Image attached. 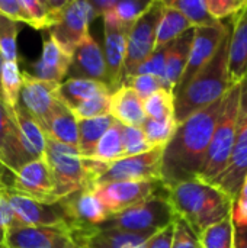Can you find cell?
Here are the masks:
<instances>
[{"label":"cell","mask_w":247,"mask_h":248,"mask_svg":"<svg viewBox=\"0 0 247 248\" xmlns=\"http://www.w3.org/2000/svg\"><path fill=\"white\" fill-rule=\"evenodd\" d=\"M240 108L237 118L236 137L231 148L230 158L221 174L211 183L215 189L224 193L233 203L239 198L243 182L247 176V80L242 83Z\"/></svg>","instance_id":"cell-8"},{"label":"cell","mask_w":247,"mask_h":248,"mask_svg":"<svg viewBox=\"0 0 247 248\" xmlns=\"http://www.w3.org/2000/svg\"><path fill=\"white\" fill-rule=\"evenodd\" d=\"M175 224V222H173ZM173 224L166 227L165 230L154 234L146 244V248H172L173 238Z\"/></svg>","instance_id":"cell-48"},{"label":"cell","mask_w":247,"mask_h":248,"mask_svg":"<svg viewBox=\"0 0 247 248\" xmlns=\"http://www.w3.org/2000/svg\"><path fill=\"white\" fill-rule=\"evenodd\" d=\"M176 218L199 237L208 227L231 217L233 202L211 185L198 180L183 182L166 189Z\"/></svg>","instance_id":"cell-2"},{"label":"cell","mask_w":247,"mask_h":248,"mask_svg":"<svg viewBox=\"0 0 247 248\" xmlns=\"http://www.w3.org/2000/svg\"><path fill=\"white\" fill-rule=\"evenodd\" d=\"M20 23L0 15V55L3 61L17 62V33Z\"/></svg>","instance_id":"cell-36"},{"label":"cell","mask_w":247,"mask_h":248,"mask_svg":"<svg viewBox=\"0 0 247 248\" xmlns=\"http://www.w3.org/2000/svg\"><path fill=\"white\" fill-rule=\"evenodd\" d=\"M166 55H167V45L160 48V49H154L153 54L137 68L134 76H137V74H150V76L159 77V78H162L165 81Z\"/></svg>","instance_id":"cell-43"},{"label":"cell","mask_w":247,"mask_h":248,"mask_svg":"<svg viewBox=\"0 0 247 248\" xmlns=\"http://www.w3.org/2000/svg\"><path fill=\"white\" fill-rule=\"evenodd\" d=\"M199 241L194 231L183 222L182 219L176 218L173 224V238L172 248H198Z\"/></svg>","instance_id":"cell-45"},{"label":"cell","mask_w":247,"mask_h":248,"mask_svg":"<svg viewBox=\"0 0 247 248\" xmlns=\"http://www.w3.org/2000/svg\"><path fill=\"white\" fill-rule=\"evenodd\" d=\"M195 28H191L173 42L167 45V55H166V68H165V81L167 87L173 92L176 84L179 83L183 70L186 67L191 45L194 41Z\"/></svg>","instance_id":"cell-27"},{"label":"cell","mask_w":247,"mask_h":248,"mask_svg":"<svg viewBox=\"0 0 247 248\" xmlns=\"http://www.w3.org/2000/svg\"><path fill=\"white\" fill-rule=\"evenodd\" d=\"M246 6L247 0H207L210 15L218 22H223V19L230 16L234 17Z\"/></svg>","instance_id":"cell-42"},{"label":"cell","mask_w":247,"mask_h":248,"mask_svg":"<svg viewBox=\"0 0 247 248\" xmlns=\"http://www.w3.org/2000/svg\"><path fill=\"white\" fill-rule=\"evenodd\" d=\"M175 219L176 215L165 192L154 195L147 201L137 203L119 214L111 215L100 225V228L122 230L140 234H157L159 231L172 225Z\"/></svg>","instance_id":"cell-6"},{"label":"cell","mask_w":247,"mask_h":248,"mask_svg":"<svg viewBox=\"0 0 247 248\" xmlns=\"http://www.w3.org/2000/svg\"><path fill=\"white\" fill-rule=\"evenodd\" d=\"M12 192L42 203L58 202L51 170L45 158H38L22 166L12 177Z\"/></svg>","instance_id":"cell-14"},{"label":"cell","mask_w":247,"mask_h":248,"mask_svg":"<svg viewBox=\"0 0 247 248\" xmlns=\"http://www.w3.org/2000/svg\"><path fill=\"white\" fill-rule=\"evenodd\" d=\"M1 84V100L6 108L13 109L19 100V92L22 87V73L19 71L17 62L3 61L0 73Z\"/></svg>","instance_id":"cell-34"},{"label":"cell","mask_w":247,"mask_h":248,"mask_svg":"<svg viewBox=\"0 0 247 248\" xmlns=\"http://www.w3.org/2000/svg\"><path fill=\"white\" fill-rule=\"evenodd\" d=\"M246 80H247V77H246Z\"/></svg>","instance_id":"cell-54"},{"label":"cell","mask_w":247,"mask_h":248,"mask_svg":"<svg viewBox=\"0 0 247 248\" xmlns=\"http://www.w3.org/2000/svg\"><path fill=\"white\" fill-rule=\"evenodd\" d=\"M32 161L23 151L19 140L16 122L12 115V109L6 108L0 97V163L13 174Z\"/></svg>","instance_id":"cell-21"},{"label":"cell","mask_w":247,"mask_h":248,"mask_svg":"<svg viewBox=\"0 0 247 248\" xmlns=\"http://www.w3.org/2000/svg\"><path fill=\"white\" fill-rule=\"evenodd\" d=\"M114 122L115 119L111 115L77 121V129H79L77 150L83 158H92L99 140L112 126Z\"/></svg>","instance_id":"cell-29"},{"label":"cell","mask_w":247,"mask_h":248,"mask_svg":"<svg viewBox=\"0 0 247 248\" xmlns=\"http://www.w3.org/2000/svg\"><path fill=\"white\" fill-rule=\"evenodd\" d=\"M4 248H7V247H4Z\"/></svg>","instance_id":"cell-56"},{"label":"cell","mask_w":247,"mask_h":248,"mask_svg":"<svg viewBox=\"0 0 247 248\" xmlns=\"http://www.w3.org/2000/svg\"><path fill=\"white\" fill-rule=\"evenodd\" d=\"M165 9V1L153 0L146 12L132 23L127 35L124 78L135 74L137 68L153 54L156 46L157 26ZM122 78V80H124Z\"/></svg>","instance_id":"cell-9"},{"label":"cell","mask_w":247,"mask_h":248,"mask_svg":"<svg viewBox=\"0 0 247 248\" xmlns=\"http://www.w3.org/2000/svg\"><path fill=\"white\" fill-rule=\"evenodd\" d=\"M231 28L221 41L217 52L210 62L191 80V83L175 96V122L176 125L186 121L197 112L221 100L233 86L229 74V49Z\"/></svg>","instance_id":"cell-3"},{"label":"cell","mask_w":247,"mask_h":248,"mask_svg":"<svg viewBox=\"0 0 247 248\" xmlns=\"http://www.w3.org/2000/svg\"><path fill=\"white\" fill-rule=\"evenodd\" d=\"M105 26V64L108 70L109 90L114 93L122 84L124 78V61L127 48V35L130 28L122 26L111 13L103 15Z\"/></svg>","instance_id":"cell-16"},{"label":"cell","mask_w":247,"mask_h":248,"mask_svg":"<svg viewBox=\"0 0 247 248\" xmlns=\"http://www.w3.org/2000/svg\"><path fill=\"white\" fill-rule=\"evenodd\" d=\"M3 189H4V187H0V224L9 231V230H12V228H15V227H19V225H22V224L19 222V219H17L16 215L13 214L10 205L7 203L6 196H4V193H3Z\"/></svg>","instance_id":"cell-47"},{"label":"cell","mask_w":247,"mask_h":248,"mask_svg":"<svg viewBox=\"0 0 247 248\" xmlns=\"http://www.w3.org/2000/svg\"><path fill=\"white\" fill-rule=\"evenodd\" d=\"M1 64H3V60H1V55H0V73H1ZM0 97H1V84H0Z\"/></svg>","instance_id":"cell-53"},{"label":"cell","mask_w":247,"mask_h":248,"mask_svg":"<svg viewBox=\"0 0 247 248\" xmlns=\"http://www.w3.org/2000/svg\"><path fill=\"white\" fill-rule=\"evenodd\" d=\"M44 132L47 137L52 138L54 141L76 147L79 144V129H77V119L70 108H67L60 99L54 105L48 121L44 126Z\"/></svg>","instance_id":"cell-25"},{"label":"cell","mask_w":247,"mask_h":248,"mask_svg":"<svg viewBox=\"0 0 247 248\" xmlns=\"http://www.w3.org/2000/svg\"><path fill=\"white\" fill-rule=\"evenodd\" d=\"M166 189L160 180L148 182H114L96 186L93 193L108 211L109 215L119 214L148 198L165 193Z\"/></svg>","instance_id":"cell-12"},{"label":"cell","mask_w":247,"mask_h":248,"mask_svg":"<svg viewBox=\"0 0 247 248\" xmlns=\"http://www.w3.org/2000/svg\"><path fill=\"white\" fill-rule=\"evenodd\" d=\"M240 83L233 84L223 99V108L208 145L207 157L201 173L197 177V180L201 183L211 185L226 169L227 161L230 158L240 108Z\"/></svg>","instance_id":"cell-4"},{"label":"cell","mask_w":247,"mask_h":248,"mask_svg":"<svg viewBox=\"0 0 247 248\" xmlns=\"http://www.w3.org/2000/svg\"><path fill=\"white\" fill-rule=\"evenodd\" d=\"M165 4L181 12L192 25V28H207L220 23L210 15L207 0H170L165 1Z\"/></svg>","instance_id":"cell-32"},{"label":"cell","mask_w":247,"mask_h":248,"mask_svg":"<svg viewBox=\"0 0 247 248\" xmlns=\"http://www.w3.org/2000/svg\"><path fill=\"white\" fill-rule=\"evenodd\" d=\"M70 235L80 248H146L147 241L154 234L93 227L73 231Z\"/></svg>","instance_id":"cell-18"},{"label":"cell","mask_w":247,"mask_h":248,"mask_svg":"<svg viewBox=\"0 0 247 248\" xmlns=\"http://www.w3.org/2000/svg\"><path fill=\"white\" fill-rule=\"evenodd\" d=\"M95 19L90 1L67 0L64 7L49 19L48 36L58 48L73 57L76 48L89 35V23Z\"/></svg>","instance_id":"cell-7"},{"label":"cell","mask_w":247,"mask_h":248,"mask_svg":"<svg viewBox=\"0 0 247 248\" xmlns=\"http://www.w3.org/2000/svg\"><path fill=\"white\" fill-rule=\"evenodd\" d=\"M176 126L178 125L175 119L154 121V119L146 118V121L143 122L140 128L143 129L147 142L154 148V147H165L170 141Z\"/></svg>","instance_id":"cell-37"},{"label":"cell","mask_w":247,"mask_h":248,"mask_svg":"<svg viewBox=\"0 0 247 248\" xmlns=\"http://www.w3.org/2000/svg\"><path fill=\"white\" fill-rule=\"evenodd\" d=\"M0 15L22 23H29L26 12L20 0H0Z\"/></svg>","instance_id":"cell-46"},{"label":"cell","mask_w":247,"mask_h":248,"mask_svg":"<svg viewBox=\"0 0 247 248\" xmlns=\"http://www.w3.org/2000/svg\"><path fill=\"white\" fill-rule=\"evenodd\" d=\"M146 118L154 121L175 119V97L170 90H159L143 100Z\"/></svg>","instance_id":"cell-35"},{"label":"cell","mask_w":247,"mask_h":248,"mask_svg":"<svg viewBox=\"0 0 247 248\" xmlns=\"http://www.w3.org/2000/svg\"><path fill=\"white\" fill-rule=\"evenodd\" d=\"M163 148L165 147H154L147 153L132 157H125L109 164L108 169L96 179L95 187L114 182L160 180Z\"/></svg>","instance_id":"cell-11"},{"label":"cell","mask_w":247,"mask_h":248,"mask_svg":"<svg viewBox=\"0 0 247 248\" xmlns=\"http://www.w3.org/2000/svg\"><path fill=\"white\" fill-rule=\"evenodd\" d=\"M191 28H192V25L188 22V19L181 12L165 4L162 17H160L159 26H157L154 49H160V48L169 45L176 38H179L182 33L189 31Z\"/></svg>","instance_id":"cell-30"},{"label":"cell","mask_w":247,"mask_h":248,"mask_svg":"<svg viewBox=\"0 0 247 248\" xmlns=\"http://www.w3.org/2000/svg\"><path fill=\"white\" fill-rule=\"evenodd\" d=\"M111 116L124 126H141L146 121L143 100L127 86L111 94Z\"/></svg>","instance_id":"cell-26"},{"label":"cell","mask_w":247,"mask_h":248,"mask_svg":"<svg viewBox=\"0 0 247 248\" xmlns=\"http://www.w3.org/2000/svg\"><path fill=\"white\" fill-rule=\"evenodd\" d=\"M111 94L112 93H102L98 94L83 103H80L77 108H74L71 112L74 113L76 119H93L105 115H111Z\"/></svg>","instance_id":"cell-40"},{"label":"cell","mask_w":247,"mask_h":248,"mask_svg":"<svg viewBox=\"0 0 247 248\" xmlns=\"http://www.w3.org/2000/svg\"><path fill=\"white\" fill-rule=\"evenodd\" d=\"M7 248H80L70 232L54 227L19 225L7 231Z\"/></svg>","instance_id":"cell-17"},{"label":"cell","mask_w":247,"mask_h":248,"mask_svg":"<svg viewBox=\"0 0 247 248\" xmlns=\"http://www.w3.org/2000/svg\"><path fill=\"white\" fill-rule=\"evenodd\" d=\"M71 219V231L100 227L111 215L99 202L93 190H80L61 199Z\"/></svg>","instance_id":"cell-20"},{"label":"cell","mask_w":247,"mask_h":248,"mask_svg":"<svg viewBox=\"0 0 247 248\" xmlns=\"http://www.w3.org/2000/svg\"><path fill=\"white\" fill-rule=\"evenodd\" d=\"M102 93H112L108 86L86 78H66L57 90L58 99L71 110L77 108L80 103L102 94Z\"/></svg>","instance_id":"cell-28"},{"label":"cell","mask_w":247,"mask_h":248,"mask_svg":"<svg viewBox=\"0 0 247 248\" xmlns=\"http://www.w3.org/2000/svg\"><path fill=\"white\" fill-rule=\"evenodd\" d=\"M223 99L197 112L176 126L162 155L160 180L165 189L197 180L223 108Z\"/></svg>","instance_id":"cell-1"},{"label":"cell","mask_w":247,"mask_h":248,"mask_svg":"<svg viewBox=\"0 0 247 248\" xmlns=\"http://www.w3.org/2000/svg\"><path fill=\"white\" fill-rule=\"evenodd\" d=\"M153 0H127V1H115L114 7L108 12L111 13L118 23L122 26L131 28L132 23L146 12Z\"/></svg>","instance_id":"cell-38"},{"label":"cell","mask_w":247,"mask_h":248,"mask_svg":"<svg viewBox=\"0 0 247 248\" xmlns=\"http://www.w3.org/2000/svg\"><path fill=\"white\" fill-rule=\"evenodd\" d=\"M58 86L60 84L38 80L28 71L22 73V87L17 103L41 125L42 129L54 105L58 102Z\"/></svg>","instance_id":"cell-15"},{"label":"cell","mask_w":247,"mask_h":248,"mask_svg":"<svg viewBox=\"0 0 247 248\" xmlns=\"http://www.w3.org/2000/svg\"><path fill=\"white\" fill-rule=\"evenodd\" d=\"M122 147H124L125 157L138 155L153 148L147 142L146 135L140 126H124V125H122Z\"/></svg>","instance_id":"cell-41"},{"label":"cell","mask_w":247,"mask_h":248,"mask_svg":"<svg viewBox=\"0 0 247 248\" xmlns=\"http://www.w3.org/2000/svg\"><path fill=\"white\" fill-rule=\"evenodd\" d=\"M201 248H234V224L231 217L208 227L199 237Z\"/></svg>","instance_id":"cell-33"},{"label":"cell","mask_w":247,"mask_h":248,"mask_svg":"<svg viewBox=\"0 0 247 248\" xmlns=\"http://www.w3.org/2000/svg\"><path fill=\"white\" fill-rule=\"evenodd\" d=\"M70 64L71 57L64 54L49 36H44L41 58L32 64V73L29 74L42 81L61 84L67 77Z\"/></svg>","instance_id":"cell-22"},{"label":"cell","mask_w":247,"mask_h":248,"mask_svg":"<svg viewBox=\"0 0 247 248\" xmlns=\"http://www.w3.org/2000/svg\"><path fill=\"white\" fill-rule=\"evenodd\" d=\"M12 173L0 163V187H10V183H12Z\"/></svg>","instance_id":"cell-50"},{"label":"cell","mask_w":247,"mask_h":248,"mask_svg":"<svg viewBox=\"0 0 247 248\" xmlns=\"http://www.w3.org/2000/svg\"><path fill=\"white\" fill-rule=\"evenodd\" d=\"M229 49V74L233 84L247 77V6L233 17Z\"/></svg>","instance_id":"cell-23"},{"label":"cell","mask_w":247,"mask_h":248,"mask_svg":"<svg viewBox=\"0 0 247 248\" xmlns=\"http://www.w3.org/2000/svg\"><path fill=\"white\" fill-rule=\"evenodd\" d=\"M121 86H127L131 90H134L135 94L141 100H146L147 97H150L151 94H154L159 90H163V89L170 90L162 78L154 77V76H150V74H137V76L125 77L122 80V84Z\"/></svg>","instance_id":"cell-39"},{"label":"cell","mask_w":247,"mask_h":248,"mask_svg":"<svg viewBox=\"0 0 247 248\" xmlns=\"http://www.w3.org/2000/svg\"><path fill=\"white\" fill-rule=\"evenodd\" d=\"M198 248H201V247H198Z\"/></svg>","instance_id":"cell-55"},{"label":"cell","mask_w":247,"mask_h":248,"mask_svg":"<svg viewBox=\"0 0 247 248\" xmlns=\"http://www.w3.org/2000/svg\"><path fill=\"white\" fill-rule=\"evenodd\" d=\"M22 6L26 12L29 26L33 29H48L49 20L48 13L44 4V0H20Z\"/></svg>","instance_id":"cell-44"},{"label":"cell","mask_w":247,"mask_h":248,"mask_svg":"<svg viewBox=\"0 0 247 248\" xmlns=\"http://www.w3.org/2000/svg\"><path fill=\"white\" fill-rule=\"evenodd\" d=\"M236 201H240V202H247V176L243 182V186H242V190L239 193V198Z\"/></svg>","instance_id":"cell-51"},{"label":"cell","mask_w":247,"mask_h":248,"mask_svg":"<svg viewBox=\"0 0 247 248\" xmlns=\"http://www.w3.org/2000/svg\"><path fill=\"white\" fill-rule=\"evenodd\" d=\"M12 115L17 126L20 145L26 155L31 160L45 158L47 135L41 125L19 103L12 109Z\"/></svg>","instance_id":"cell-24"},{"label":"cell","mask_w":247,"mask_h":248,"mask_svg":"<svg viewBox=\"0 0 247 248\" xmlns=\"http://www.w3.org/2000/svg\"><path fill=\"white\" fill-rule=\"evenodd\" d=\"M67 78L95 80L109 87L103 51L99 44L90 36V33L73 52Z\"/></svg>","instance_id":"cell-19"},{"label":"cell","mask_w":247,"mask_h":248,"mask_svg":"<svg viewBox=\"0 0 247 248\" xmlns=\"http://www.w3.org/2000/svg\"><path fill=\"white\" fill-rule=\"evenodd\" d=\"M92 158L108 166L121 158H125L122 147V124L118 121L112 124V126L99 140Z\"/></svg>","instance_id":"cell-31"},{"label":"cell","mask_w":247,"mask_h":248,"mask_svg":"<svg viewBox=\"0 0 247 248\" xmlns=\"http://www.w3.org/2000/svg\"><path fill=\"white\" fill-rule=\"evenodd\" d=\"M234 248H247V227H234Z\"/></svg>","instance_id":"cell-49"},{"label":"cell","mask_w":247,"mask_h":248,"mask_svg":"<svg viewBox=\"0 0 247 248\" xmlns=\"http://www.w3.org/2000/svg\"><path fill=\"white\" fill-rule=\"evenodd\" d=\"M45 161L51 170L58 201L80 190H93L95 180L76 147L60 144L47 137Z\"/></svg>","instance_id":"cell-5"},{"label":"cell","mask_w":247,"mask_h":248,"mask_svg":"<svg viewBox=\"0 0 247 248\" xmlns=\"http://www.w3.org/2000/svg\"><path fill=\"white\" fill-rule=\"evenodd\" d=\"M231 28L230 23L220 22L215 26H207V28H195L194 41L189 51V58L186 62V67L183 70V74L173 89V97L178 96L189 83L191 80L210 62V60L217 52L221 41L224 39L226 33Z\"/></svg>","instance_id":"cell-13"},{"label":"cell","mask_w":247,"mask_h":248,"mask_svg":"<svg viewBox=\"0 0 247 248\" xmlns=\"http://www.w3.org/2000/svg\"><path fill=\"white\" fill-rule=\"evenodd\" d=\"M3 193L13 214L22 225L26 227H54L71 231V219L66 211L63 201L55 203H42L25 198L4 187Z\"/></svg>","instance_id":"cell-10"},{"label":"cell","mask_w":247,"mask_h":248,"mask_svg":"<svg viewBox=\"0 0 247 248\" xmlns=\"http://www.w3.org/2000/svg\"><path fill=\"white\" fill-rule=\"evenodd\" d=\"M6 237H7V230L0 224V248L6 247Z\"/></svg>","instance_id":"cell-52"}]
</instances>
